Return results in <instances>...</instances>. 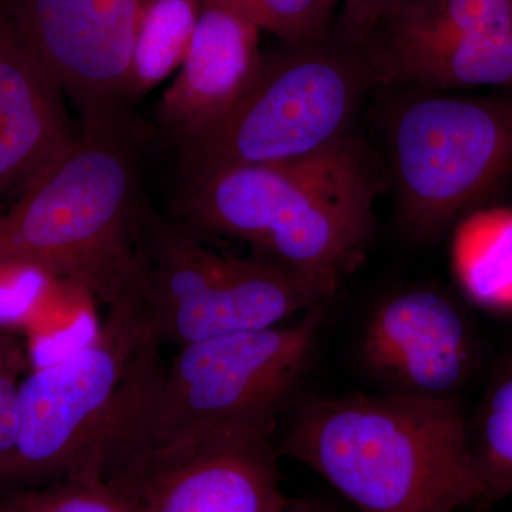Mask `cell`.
Wrapping results in <instances>:
<instances>
[{"instance_id":"1","label":"cell","mask_w":512,"mask_h":512,"mask_svg":"<svg viewBox=\"0 0 512 512\" xmlns=\"http://www.w3.org/2000/svg\"><path fill=\"white\" fill-rule=\"evenodd\" d=\"M376 160L353 136L288 163L181 178L170 217L204 238L244 242L329 296L375 232Z\"/></svg>"},{"instance_id":"2","label":"cell","mask_w":512,"mask_h":512,"mask_svg":"<svg viewBox=\"0 0 512 512\" xmlns=\"http://www.w3.org/2000/svg\"><path fill=\"white\" fill-rule=\"evenodd\" d=\"M276 446L328 481L360 512H481L461 397L346 394L296 400Z\"/></svg>"},{"instance_id":"3","label":"cell","mask_w":512,"mask_h":512,"mask_svg":"<svg viewBox=\"0 0 512 512\" xmlns=\"http://www.w3.org/2000/svg\"><path fill=\"white\" fill-rule=\"evenodd\" d=\"M156 131L136 117L86 124L0 212V265L28 264L109 308L130 284L151 204L143 167Z\"/></svg>"},{"instance_id":"4","label":"cell","mask_w":512,"mask_h":512,"mask_svg":"<svg viewBox=\"0 0 512 512\" xmlns=\"http://www.w3.org/2000/svg\"><path fill=\"white\" fill-rule=\"evenodd\" d=\"M163 362L136 292L127 286L109 306L99 338L20 380L18 436L0 458V487L12 493L76 474L100 476Z\"/></svg>"},{"instance_id":"5","label":"cell","mask_w":512,"mask_h":512,"mask_svg":"<svg viewBox=\"0 0 512 512\" xmlns=\"http://www.w3.org/2000/svg\"><path fill=\"white\" fill-rule=\"evenodd\" d=\"M262 56L254 82L227 116L174 148L181 178L288 163L349 136L372 67L339 28Z\"/></svg>"},{"instance_id":"6","label":"cell","mask_w":512,"mask_h":512,"mask_svg":"<svg viewBox=\"0 0 512 512\" xmlns=\"http://www.w3.org/2000/svg\"><path fill=\"white\" fill-rule=\"evenodd\" d=\"M325 322L326 306L319 303L291 325L177 349L154 377L116 457L218 427L281 420L298 400Z\"/></svg>"},{"instance_id":"7","label":"cell","mask_w":512,"mask_h":512,"mask_svg":"<svg viewBox=\"0 0 512 512\" xmlns=\"http://www.w3.org/2000/svg\"><path fill=\"white\" fill-rule=\"evenodd\" d=\"M131 288L161 349L272 328L325 303L318 285L261 258L227 254L170 215L148 212Z\"/></svg>"},{"instance_id":"8","label":"cell","mask_w":512,"mask_h":512,"mask_svg":"<svg viewBox=\"0 0 512 512\" xmlns=\"http://www.w3.org/2000/svg\"><path fill=\"white\" fill-rule=\"evenodd\" d=\"M390 154L404 222L434 237L512 177V97L407 100L390 124Z\"/></svg>"},{"instance_id":"9","label":"cell","mask_w":512,"mask_h":512,"mask_svg":"<svg viewBox=\"0 0 512 512\" xmlns=\"http://www.w3.org/2000/svg\"><path fill=\"white\" fill-rule=\"evenodd\" d=\"M279 420L218 427L131 448L101 480L134 512H281Z\"/></svg>"},{"instance_id":"10","label":"cell","mask_w":512,"mask_h":512,"mask_svg":"<svg viewBox=\"0 0 512 512\" xmlns=\"http://www.w3.org/2000/svg\"><path fill=\"white\" fill-rule=\"evenodd\" d=\"M362 46L387 84L512 86V0H403Z\"/></svg>"},{"instance_id":"11","label":"cell","mask_w":512,"mask_h":512,"mask_svg":"<svg viewBox=\"0 0 512 512\" xmlns=\"http://www.w3.org/2000/svg\"><path fill=\"white\" fill-rule=\"evenodd\" d=\"M147 0H0V10L45 64L83 124L130 119L126 86Z\"/></svg>"},{"instance_id":"12","label":"cell","mask_w":512,"mask_h":512,"mask_svg":"<svg viewBox=\"0 0 512 512\" xmlns=\"http://www.w3.org/2000/svg\"><path fill=\"white\" fill-rule=\"evenodd\" d=\"M356 356L387 396L447 400L476 376L483 348L476 323L450 295L410 288L367 313Z\"/></svg>"},{"instance_id":"13","label":"cell","mask_w":512,"mask_h":512,"mask_svg":"<svg viewBox=\"0 0 512 512\" xmlns=\"http://www.w3.org/2000/svg\"><path fill=\"white\" fill-rule=\"evenodd\" d=\"M259 30L224 0H202L190 49L158 106V138L168 147L200 136L248 92L264 56Z\"/></svg>"},{"instance_id":"14","label":"cell","mask_w":512,"mask_h":512,"mask_svg":"<svg viewBox=\"0 0 512 512\" xmlns=\"http://www.w3.org/2000/svg\"><path fill=\"white\" fill-rule=\"evenodd\" d=\"M76 136L59 82L0 10V200L22 194Z\"/></svg>"},{"instance_id":"15","label":"cell","mask_w":512,"mask_h":512,"mask_svg":"<svg viewBox=\"0 0 512 512\" xmlns=\"http://www.w3.org/2000/svg\"><path fill=\"white\" fill-rule=\"evenodd\" d=\"M451 266L468 301L512 315V208L481 207L458 221Z\"/></svg>"},{"instance_id":"16","label":"cell","mask_w":512,"mask_h":512,"mask_svg":"<svg viewBox=\"0 0 512 512\" xmlns=\"http://www.w3.org/2000/svg\"><path fill=\"white\" fill-rule=\"evenodd\" d=\"M467 431L485 485V512L512 495V336L491 363L480 402L467 414Z\"/></svg>"},{"instance_id":"17","label":"cell","mask_w":512,"mask_h":512,"mask_svg":"<svg viewBox=\"0 0 512 512\" xmlns=\"http://www.w3.org/2000/svg\"><path fill=\"white\" fill-rule=\"evenodd\" d=\"M202 0H147L131 53L126 106L143 99L180 69L198 25Z\"/></svg>"},{"instance_id":"18","label":"cell","mask_w":512,"mask_h":512,"mask_svg":"<svg viewBox=\"0 0 512 512\" xmlns=\"http://www.w3.org/2000/svg\"><path fill=\"white\" fill-rule=\"evenodd\" d=\"M96 302L86 289L56 279L26 326L33 369L66 359L99 338L103 320L97 315Z\"/></svg>"},{"instance_id":"19","label":"cell","mask_w":512,"mask_h":512,"mask_svg":"<svg viewBox=\"0 0 512 512\" xmlns=\"http://www.w3.org/2000/svg\"><path fill=\"white\" fill-rule=\"evenodd\" d=\"M286 45L309 42L333 26L340 0H224Z\"/></svg>"},{"instance_id":"20","label":"cell","mask_w":512,"mask_h":512,"mask_svg":"<svg viewBox=\"0 0 512 512\" xmlns=\"http://www.w3.org/2000/svg\"><path fill=\"white\" fill-rule=\"evenodd\" d=\"M18 512H134L97 474H76L56 483L12 491Z\"/></svg>"},{"instance_id":"21","label":"cell","mask_w":512,"mask_h":512,"mask_svg":"<svg viewBox=\"0 0 512 512\" xmlns=\"http://www.w3.org/2000/svg\"><path fill=\"white\" fill-rule=\"evenodd\" d=\"M55 282V276L35 265H0V325L26 329Z\"/></svg>"},{"instance_id":"22","label":"cell","mask_w":512,"mask_h":512,"mask_svg":"<svg viewBox=\"0 0 512 512\" xmlns=\"http://www.w3.org/2000/svg\"><path fill=\"white\" fill-rule=\"evenodd\" d=\"M25 353L0 365V458L8 456L18 436V390Z\"/></svg>"},{"instance_id":"23","label":"cell","mask_w":512,"mask_h":512,"mask_svg":"<svg viewBox=\"0 0 512 512\" xmlns=\"http://www.w3.org/2000/svg\"><path fill=\"white\" fill-rule=\"evenodd\" d=\"M342 15L338 28L343 35L363 45L377 23L393 12L403 0H340Z\"/></svg>"},{"instance_id":"24","label":"cell","mask_w":512,"mask_h":512,"mask_svg":"<svg viewBox=\"0 0 512 512\" xmlns=\"http://www.w3.org/2000/svg\"><path fill=\"white\" fill-rule=\"evenodd\" d=\"M281 512H340L330 501L322 497L286 498Z\"/></svg>"},{"instance_id":"25","label":"cell","mask_w":512,"mask_h":512,"mask_svg":"<svg viewBox=\"0 0 512 512\" xmlns=\"http://www.w3.org/2000/svg\"><path fill=\"white\" fill-rule=\"evenodd\" d=\"M19 355H23L22 348L13 336L12 330L0 325V365L15 359Z\"/></svg>"},{"instance_id":"26","label":"cell","mask_w":512,"mask_h":512,"mask_svg":"<svg viewBox=\"0 0 512 512\" xmlns=\"http://www.w3.org/2000/svg\"><path fill=\"white\" fill-rule=\"evenodd\" d=\"M0 512H18V511H16L15 508H13L12 505H10L8 503V501H5V504L0 505Z\"/></svg>"}]
</instances>
